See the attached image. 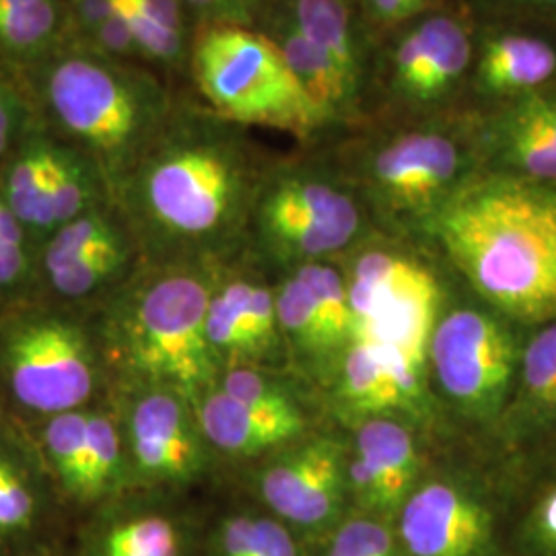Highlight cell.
<instances>
[{"label": "cell", "instance_id": "cell-1", "mask_svg": "<svg viewBox=\"0 0 556 556\" xmlns=\"http://www.w3.org/2000/svg\"><path fill=\"white\" fill-rule=\"evenodd\" d=\"M273 155L252 130L188 89L114 188L144 262L217 264L248 248V223Z\"/></svg>", "mask_w": 556, "mask_h": 556}, {"label": "cell", "instance_id": "cell-2", "mask_svg": "<svg viewBox=\"0 0 556 556\" xmlns=\"http://www.w3.org/2000/svg\"><path fill=\"white\" fill-rule=\"evenodd\" d=\"M429 245L478 299L532 328L556 318V186L480 172Z\"/></svg>", "mask_w": 556, "mask_h": 556}, {"label": "cell", "instance_id": "cell-3", "mask_svg": "<svg viewBox=\"0 0 556 556\" xmlns=\"http://www.w3.org/2000/svg\"><path fill=\"white\" fill-rule=\"evenodd\" d=\"M321 147L357 190L379 233L427 245L439 215L482 172L470 110L369 122Z\"/></svg>", "mask_w": 556, "mask_h": 556}, {"label": "cell", "instance_id": "cell-4", "mask_svg": "<svg viewBox=\"0 0 556 556\" xmlns=\"http://www.w3.org/2000/svg\"><path fill=\"white\" fill-rule=\"evenodd\" d=\"M20 79L38 118L96 161L112 192L160 135L179 93L149 64L108 59L73 43Z\"/></svg>", "mask_w": 556, "mask_h": 556}, {"label": "cell", "instance_id": "cell-5", "mask_svg": "<svg viewBox=\"0 0 556 556\" xmlns=\"http://www.w3.org/2000/svg\"><path fill=\"white\" fill-rule=\"evenodd\" d=\"M215 264H155L139 270L93 312L112 386L178 390L194 404L219 376L206 342Z\"/></svg>", "mask_w": 556, "mask_h": 556}, {"label": "cell", "instance_id": "cell-6", "mask_svg": "<svg viewBox=\"0 0 556 556\" xmlns=\"http://www.w3.org/2000/svg\"><path fill=\"white\" fill-rule=\"evenodd\" d=\"M374 233L357 190L321 144L273 155L248 223V250L268 273L344 258Z\"/></svg>", "mask_w": 556, "mask_h": 556}, {"label": "cell", "instance_id": "cell-7", "mask_svg": "<svg viewBox=\"0 0 556 556\" xmlns=\"http://www.w3.org/2000/svg\"><path fill=\"white\" fill-rule=\"evenodd\" d=\"M93 314L48 299L0 312V413L25 425L110 396Z\"/></svg>", "mask_w": 556, "mask_h": 556}, {"label": "cell", "instance_id": "cell-8", "mask_svg": "<svg viewBox=\"0 0 556 556\" xmlns=\"http://www.w3.org/2000/svg\"><path fill=\"white\" fill-rule=\"evenodd\" d=\"M526 334V326L457 280L427 344V383L454 438L484 447L511 392Z\"/></svg>", "mask_w": 556, "mask_h": 556}, {"label": "cell", "instance_id": "cell-9", "mask_svg": "<svg viewBox=\"0 0 556 556\" xmlns=\"http://www.w3.org/2000/svg\"><path fill=\"white\" fill-rule=\"evenodd\" d=\"M188 89L220 118L250 130L285 132L301 149L337 137L277 48L254 27L217 25L194 31Z\"/></svg>", "mask_w": 556, "mask_h": 556}, {"label": "cell", "instance_id": "cell-10", "mask_svg": "<svg viewBox=\"0 0 556 556\" xmlns=\"http://www.w3.org/2000/svg\"><path fill=\"white\" fill-rule=\"evenodd\" d=\"M514 484L464 441H447L392 519L406 556H507Z\"/></svg>", "mask_w": 556, "mask_h": 556}, {"label": "cell", "instance_id": "cell-11", "mask_svg": "<svg viewBox=\"0 0 556 556\" xmlns=\"http://www.w3.org/2000/svg\"><path fill=\"white\" fill-rule=\"evenodd\" d=\"M475 25L462 2L452 0L381 34L363 124L466 110Z\"/></svg>", "mask_w": 556, "mask_h": 556}, {"label": "cell", "instance_id": "cell-12", "mask_svg": "<svg viewBox=\"0 0 556 556\" xmlns=\"http://www.w3.org/2000/svg\"><path fill=\"white\" fill-rule=\"evenodd\" d=\"M338 262L358 337L394 344L427 365L431 330L457 282L438 250L374 233Z\"/></svg>", "mask_w": 556, "mask_h": 556}, {"label": "cell", "instance_id": "cell-13", "mask_svg": "<svg viewBox=\"0 0 556 556\" xmlns=\"http://www.w3.org/2000/svg\"><path fill=\"white\" fill-rule=\"evenodd\" d=\"M197 413L231 477L330 422L318 390L289 369L223 371L197 400Z\"/></svg>", "mask_w": 556, "mask_h": 556}, {"label": "cell", "instance_id": "cell-14", "mask_svg": "<svg viewBox=\"0 0 556 556\" xmlns=\"http://www.w3.org/2000/svg\"><path fill=\"white\" fill-rule=\"evenodd\" d=\"M132 489L190 495L225 475L202 431L197 404L163 386L110 388Z\"/></svg>", "mask_w": 556, "mask_h": 556}, {"label": "cell", "instance_id": "cell-15", "mask_svg": "<svg viewBox=\"0 0 556 556\" xmlns=\"http://www.w3.org/2000/svg\"><path fill=\"white\" fill-rule=\"evenodd\" d=\"M243 497L277 517L312 551L351 514L346 431L328 422L233 475Z\"/></svg>", "mask_w": 556, "mask_h": 556}, {"label": "cell", "instance_id": "cell-16", "mask_svg": "<svg viewBox=\"0 0 556 556\" xmlns=\"http://www.w3.org/2000/svg\"><path fill=\"white\" fill-rule=\"evenodd\" d=\"M0 194L36 248L68 220L114 199L100 165L38 114L0 165Z\"/></svg>", "mask_w": 556, "mask_h": 556}, {"label": "cell", "instance_id": "cell-17", "mask_svg": "<svg viewBox=\"0 0 556 556\" xmlns=\"http://www.w3.org/2000/svg\"><path fill=\"white\" fill-rule=\"evenodd\" d=\"M142 252L116 200L68 220L36 248L34 298L93 314L142 266Z\"/></svg>", "mask_w": 556, "mask_h": 556}, {"label": "cell", "instance_id": "cell-18", "mask_svg": "<svg viewBox=\"0 0 556 556\" xmlns=\"http://www.w3.org/2000/svg\"><path fill=\"white\" fill-rule=\"evenodd\" d=\"M321 400L328 420L340 429L369 418H408L441 441H456L429 390L425 361L376 338L353 342Z\"/></svg>", "mask_w": 556, "mask_h": 556}, {"label": "cell", "instance_id": "cell-19", "mask_svg": "<svg viewBox=\"0 0 556 556\" xmlns=\"http://www.w3.org/2000/svg\"><path fill=\"white\" fill-rule=\"evenodd\" d=\"M68 514H87L132 491L118 415L110 396L25 425Z\"/></svg>", "mask_w": 556, "mask_h": 556}, {"label": "cell", "instance_id": "cell-20", "mask_svg": "<svg viewBox=\"0 0 556 556\" xmlns=\"http://www.w3.org/2000/svg\"><path fill=\"white\" fill-rule=\"evenodd\" d=\"M277 307L289 371L321 394L358 338L340 262H314L277 275Z\"/></svg>", "mask_w": 556, "mask_h": 556}, {"label": "cell", "instance_id": "cell-21", "mask_svg": "<svg viewBox=\"0 0 556 556\" xmlns=\"http://www.w3.org/2000/svg\"><path fill=\"white\" fill-rule=\"evenodd\" d=\"M204 328L219 374L289 369L278 324L277 277L248 248L215 264Z\"/></svg>", "mask_w": 556, "mask_h": 556}, {"label": "cell", "instance_id": "cell-22", "mask_svg": "<svg viewBox=\"0 0 556 556\" xmlns=\"http://www.w3.org/2000/svg\"><path fill=\"white\" fill-rule=\"evenodd\" d=\"M482 452L514 486L556 459V318L528 328L511 392Z\"/></svg>", "mask_w": 556, "mask_h": 556}, {"label": "cell", "instance_id": "cell-23", "mask_svg": "<svg viewBox=\"0 0 556 556\" xmlns=\"http://www.w3.org/2000/svg\"><path fill=\"white\" fill-rule=\"evenodd\" d=\"M202 536L190 495L132 489L83 514L73 556H200Z\"/></svg>", "mask_w": 556, "mask_h": 556}, {"label": "cell", "instance_id": "cell-24", "mask_svg": "<svg viewBox=\"0 0 556 556\" xmlns=\"http://www.w3.org/2000/svg\"><path fill=\"white\" fill-rule=\"evenodd\" d=\"M344 431L351 511L388 521L447 443L408 418H369Z\"/></svg>", "mask_w": 556, "mask_h": 556}, {"label": "cell", "instance_id": "cell-25", "mask_svg": "<svg viewBox=\"0 0 556 556\" xmlns=\"http://www.w3.org/2000/svg\"><path fill=\"white\" fill-rule=\"evenodd\" d=\"M66 505L27 429L0 413V556L59 548Z\"/></svg>", "mask_w": 556, "mask_h": 556}, {"label": "cell", "instance_id": "cell-26", "mask_svg": "<svg viewBox=\"0 0 556 556\" xmlns=\"http://www.w3.org/2000/svg\"><path fill=\"white\" fill-rule=\"evenodd\" d=\"M466 110H482L556 83V25L475 20Z\"/></svg>", "mask_w": 556, "mask_h": 556}, {"label": "cell", "instance_id": "cell-27", "mask_svg": "<svg viewBox=\"0 0 556 556\" xmlns=\"http://www.w3.org/2000/svg\"><path fill=\"white\" fill-rule=\"evenodd\" d=\"M470 112L484 174L556 186V83Z\"/></svg>", "mask_w": 556, "mask_h": 556}, {"label": "cell", "instance_id": "cell-28", "mask_svg": "<svg viewBox=\"0 0 556 556\" xmlns=\"http://www.w3.org/2000/svg\"><path fill=\"white\" fill-rule=\"evenodd\" d=\"M305 38L332 62L365 122V93L378 50V31L358 0H282Z\"/></svg>", "mask_w": 556, "mask_h": 556}, {"label": "cell", "instance_id": "cell-29", "mask_svg": "<svg viewBox=\"0 0 556 556\" xmlns=\"http://www.w3.org/2000/svg\"><path fill=\"white\" fill-rule=\"evenodd\" d=\"M200 556H312L307 544L277 517L241 498L204 523Z\"/></svg>", "mask_w": 556, "mask_h": 556}, {"label": "cell", "instance_id": "cell-30", "mask_svg": "<svg viewBox=\"0 0 556 556\" xmlns=\"http://www.w3.org/2000/svg\"><path fill=\"white\" fill-rule=\"evenodd\" d=\"M130 21L144 62L176 87H188L192 25L184 0H116Z\"/></svg>", "mask_w": 556, "mask_h": 556}, {"label": "cell", "instance_id": "cell-31", "mask_svg": "<svg viewBox=\"0 0 556 556\" xmlns=\"http://www.w3.org/2000/svg\"><path fill=\"white\" fill-rule=\"evenodd\" d=\"M66 41V0H0V59L17 75Z\"/></svg>", "mask_w": 556, "mask_h": 556}, {"label": "cell", "instance_id": "cell-32", "mask_svg": "<svg viewBox=\"0 0 556 556\" xmlns=\"http://www.w3.org/2000/svg\"><path fill=\"white\" fill-rule=\"evenodd\" d=\"M507 556H556V459L514 486Z\"/></svg>", "mask_w": 556, "mask_h": 556}, {"label": "cell", "instance_id": "cell-33", "mask_svg": "<svg viewBox=\"0 0 556 556\" xmlns=\"http://www.w3.org/2000/svg\"><path fill=\"white\" fill-rule=\"evenodd\" d=\"M36 245L0 194V307L34 291Z\"/></svg>", "mask_w": 556, "mask_h": 556}, {"label": "cell", "instance_id": "cell-34", "mask_svg": "<svg viewBox=\"0 0 556 556\" xmlns=\"http://www.w3.org/2000/svg\"><path fill=\"white\" fill-rule=\"evenodd\" d=\"M312 556H406L392 521L351 511L309 551Z\"/></svg>", "mask_w": 556, "mask_h": 556}, {"label": "cell", "instance_id": "cell-35", "mask_svg": "<svg viewBox=\"0 0 556 556\" xmlns=\"http://www.w3.org/2000/svg\"><path fill=\"white\" fill-rule=\"evenodd\" d=\"M192 31L217 25L252 27L268 0H184Z\"/></svg>", "mask_w": 556, "mask_h": 556}, {"label": "cell", "instance_id": "cell-36", "mask_svg": "<svg viewBox=\"0 0 556 556\" xmlns=\"http://www.w3.org/2000/svg\"><path fill=\"white\" fill-rule=\"evenodd\" d=\"M34 116V103L20 77L0 83V165L9 157Z\"/></svg>", "mask_w": 556, "mask_h": 556}, {"label": "cell", "instance_id": "cell-37", "mask_svg": "<svg viewBox=\"0 0 556 556\" xmlns=\"http://www.w3.org/2000/svg\"><path fill=\"white\" fill-rule=\"evenodd\" d=\"M452 0H358L378 36Z\"/></svg>", "mask_w": 556, "mask_h": 556}, {"label": "cell", "instance_id": "cell-38", "mask_svg": "<svg viewBox=\"0 0 556 556\" xmlns=\"http://www.w3.org/2000/svg\"><path fill=\"white\" fill-rule=\"evenodd\" d=\"M68 7V41L87 48L103 21L116 13V0H66Z\"/></svg>", "mask_w": 556, "mask_h": 556}, {"label": "cell", "instance_id": "cell-39", "mask_svg": "<svg viewBox=\"0 0 556 556\" xmlns=\"http://www.w3.org/2000/svg\"><path fill=\"white\" fill-rule=\"evenodd\" d=\"M15 77H20L4 60L0 59V83H4V80L15 79Z\"/></svg>", "mask_w": 556, "mask_h": 556}, {"label": "cell", "instance_id": "cell-40", "mask_svg": "<svg viewBox=\"0 0 556 556\" xmlns=\"http://www.w3.org/2000/svg\"><path fill=\"white\" fill-rule=\"evenodd\" d=\"M38 556H66V555H62V551H60V546H59V548H52V551H48V553H41V555H38Z\"/></svg>", "mask_w": 556, "mask_h": 556}, {"label": "cell", "instance_id": "cell-41", "mask_svg": "<svg viewBox=\"0 0 556 556\" xmlns=\"http://www.w3.org/2000/svg\"><path fill=\"white\" fill-rule=\"evenodd\" d=\"M0 312H2V307H0Z\"/></svg>", "mask_w": 556, "mask_h": 556}]
</instances>
